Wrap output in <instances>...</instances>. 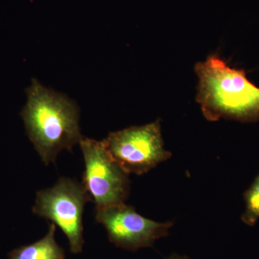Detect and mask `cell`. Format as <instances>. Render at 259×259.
<instances>
[{
  "label": "cell",
  "mask_w": 259,
  "mask_h": 259,
  "mask_svg": "<svg viewBox=\"0 0 259 259\" xmlns=\"http://www.w3.org/2000/svg\"><path fill=\"white\" fill-rule=\"evenodd\" d=\"M55 231V224L52 223L42 239L13 250L9 259H64V250L56 243Z\"/></svg>",
  "instance_id": "obj_7"
},
{
  "label": "cell",
  "mask_w": 259,
  "mask_h": 259,
  "mask_svg": "<svg viewBox=\"0 0 259 259\" xmlns=\"http://www.w3.org/2000/svg\"><path fill=\"white\" fill-rule=\"evenodd\" d=\"M79 145L85 163L82 185L96 210L125 203L130 190L128 175L116 163L103 141L83 137Z\"/></svg>",
  "instance_id": "obj_5"
},
{
  "label": "cell",
  "mask_w": 259,
  "mask_h": 259,
  "mask_svg": "<svg viewBox=\"0 0 259 259\" xmlns=\"http://www.w3.org/2000/svg\"><path fill=\"white\" fill-rule=\"evenodd\" d=\"M28 101L21 112L27 134L44 163H54L62 150L71 151L82 139L79 109L61 94L36 79L26 90Z\"/></svg>",
  "instance_id": "obj_1"
},
{
  "label": "cell",
  "mask_w": 259,
  "mask_h": 259,
  "mask_svg": "<svg viewBox=\"0 0 259 259\" xmlns=\"http://www.w3.org/2000/svg\"><path fill=\"white\" fill-rule=\"evenodd\" d=\"M103 142L127 175H144L171 157L164 148L159 120L110 133Z\"/></svg>",
  "instance_id": "obj_4"
},
{
  "label": "cell",
  "mask_w": 259,
  "mask_h": 259,
  "mask_svg": "<svg viewBox=\"0 0 259 259\" xmlns=\"http://www.w3.org/2000/svg\"><path fill=\"white\" fill-rule=\"evenodd\" d=\"M167 259H189L185 255H180L178 254H173L171 256L168 257Z\"/></svg>",
  "instance_id": "obj_9"
},
{
  "label": "cell",
  "mask_w": 259,
  "mask_h": 259,
  "mask_svg": "<svg viewBox=\"0 0 259 259\" xmlns=\"http://www.w3.org/2000/svg\"><path fill=\"white\" fill-rule=\"evenodd\" d=\"M90 200L82 185L61 178L51 188L37 192L32 212L59 227L67 237L71 251L79 253L83 245V208Z\"/></svg>",
  "instance_id": "obj_3"
},
{
  "label": "cell",
  "mask_w": 259,
  "mask_h": 259,
  "mask_svg": "<svg viewBox=\"0 0 259 259\" xmlns=\"http://www.w3.org/2000/svg\"><path fill=\"white\" fill-rule=\"evenodd\" d=\"M194 70L199 79L196 100L207 120H259V88L244 70L231 68L216 54L196 64Z\"/></svg>",
  "instance_id": "obj_2"
},
{
  "label": "cell",
  "mask_w": 259,
  "mask_h": 259,
  "mask_svg": "<svg viewBox=\"0 0 259 259\" xmlns=\"http://www.w3.org/2000/svg\"><path fill=\"white\" fill-rule=\"evenodd\" d=\"M245 209L241 221L248 226H254L259 220V174L244 194Z\"/></svg>",
  "instance_id": "obj_8"
},
{
  "label": "cell",
  "mask_w": 259,
  "mask_h": 259,
  "mask_svg": "<svg viewBox=\"0 0 259 259\" xmlns=\"http://www.w3.org/2000/svg\"><path fill=\"white\" fill-rule=\"evenodd\" d=\"M97 222L105 227L111 243L126 250L152 246L168 235L173 223H158L143 217L125 203L97 209Z\"/></svg>",
  "instance_id": "obj_6"
}]
</instances>
